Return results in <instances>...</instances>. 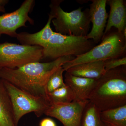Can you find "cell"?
Listing matches in <instances>:
<instances>
[{
    "instance_id": "obj_1",
    "label": "cell",
    "mask_w": 126,
    "mask_h": 126,
    "mask_svg": "<svg viewBox=\"0 0 126 126\" xmlns=\"http://www.w3.org/2000/svg\"><path fill=\"white\" fill-rule=\"evenodd\" d=\"M75 58L63 56L46 63L33 62L16 68L0 69V79L49 104L46 90L47 81L59 67Z\"/></svg>"
},
{
    "instance_id": "obj_2",
    "label": "cell",
    "mask_w": 126,
    "mask_h": 126,
    "mask_svg": "<svg viewBox=\"0 0 126 126\" xmlns=\"http://www.w3.org/2000/svg\"><path fill=\"white\" fill-rule=\"evenodd\" d=\"M89 101L101 111L126 105V66L106 71L97 80Z\"/></svg>"
},
{
    "instance_id": "obj_3",
    "label": "cell",
    "mask_w": 126,
    "mask_h": 126,
    "mask_svg": "<svg viewBox=\"0 0 126 126\" xmlns=\"http://www.w3.org/2000/svg\"><path fill=\"white\" fill-rule=\"evenodd\" d=\"M62 0H53L49 5V15L53 16L52 21L57 33L75 36L86 37L90 28L89 9L82 11V7L70 12L64 11L60 6Z\"/></svg>"
},
{
    "instance_id": "obj_4",
    "label": "cell",
    "mask_w": 126,
    "mask_h": 126,
    "mask_svg": "<svg viewBox=\"0 0 126 126\" xmlns=\"http://www.w3.org/2000/svg\"><path fill=\"white\" fill-rule=\"evenodd\" d=\"M101 43L89 51L76 56L62 66L66 71L71 67L81 64L121 58L126 50V38L122 32L112 30L103 35Z\"/></svg>"
},
{
    "instance_id": "obj_5",
    "label": "cell",
    "mask_w": 126,
    "mask_h": 126,
    "mask_svg": "<svg viewBox=\"0 0 126 126\" xmlns=\"http://www.w3.org/2000/svg\"><path fill=\"white\" fill-rule=\"evenodd\" d=\"M96 44L86 37L63 35L54 32L43 48V59L55 60L63 56H76L89 51Z\"/></svg>"
},
{
    "instance_id": "obj_6",
    "label": "cell",
    "mask_w": 126,
    "mask_h": 126,
    "mask_svg": "<svg viewBox=\"0 0 126 126\" xmlns=\"http://www.w3.org/2000/svg\"><path fill=\"white\" fill-rule=\"evenodd\" d=\"M43 59V48L39 46L0 44V69H14Z\"/></svg>"
},
{
    "instance_id": "obj_7",
    "label": "cell",
    "mask_w": 126,
    "mask_h": 126,
    "mask_svg": "<svg viewBox=\"0 0 126 126\" xmlns=\"http://www.w3.org/2000/svg\"><path fill=\"white\" fill-rule=\"evenodd\" d=\"M2 80L10 98L16 126L21 118L27 113H34L38 117L44 114L49 104Z\"/></svg>"
},
{
    "instance_id": "obj_8",
    "label": "cell",
    "mask_w": 126,
    "mask_h": 126,
    "mask_svg": "<svg viewBox=\"0 0 126 126\" xmlns=\"http://www.w3.org/2000/svg\"><path fill=\"white\" fill-rule=\"evenodd\" d=\"M35 5L34 0H25L15 11L0 16V39L2 34L16 38V30L27 27L26 23L34 25V21L29 16Z\"/></svg>"
},
{
    "instance_id": "obj_9",
    "label": "cell",
    "mask_w": 126,
    "mask_h": 126,
    "mask_svg": "<svg viewBox=\"0 0 126 126\" xmlns=\"http://www.w3.org/2000/svg\"><path fill=\"white\" fill-rule=\"evenodd\" d=\"M89 102L74 101L69 103L50 104L44 114L56 118L63 126H80L84 110Z\"/></svg>"
},
{
    "instance_id": "obj_10",
    "label": "cell",
    "mask_w": 126,
    "mask_h": 126,
    "mask_svg": "<svg viewBox=\"0 0 126 126\" xmlns=\"http://www.w3.org/2000/svg\"><path fill=\"white\" fill-rule=\"evenodd\" d=\"M91 1L92 3L90 5L89 12L92 28L86 38L88 39L92 40L97 44L103 37L108 17L106 9L107 0H93Z\"/></svg>"
},
{
    "instance_id": "obj_11",
    "label": "cell",
    "mask_w": 126,
    "mask_h": 126,
    "mask_svg": "<svg viewBox=\"0 0 126 126\" xmlns=\"http://www.w3.org/2000/svg\"><path fill=\"white\" fill-rule=\"evenodd\" d=\"M64 78V82L74 95V101L89 100L97 79L74 76L67 71Z\"/></svg>"
},
{
    "instance_id": "obj_12",
    "label": "cell",
    "mask_w": 126,
    "mask_h": 126,
    "mask_svg": "<svg viewBox=\"0 0 126 126\" xmlns=\"http://www.w3.org/2000/svg\"><path fill=\"white\" fill-rule=\"evenodd\" d=\"M107 4L110 6V10L103 35L113 27L122 32L126 28V2L123 0H107Z\"/></svg>"
},
{
    "instance_id": "obj_13",
    "label": "cell",
    "mask_w": 126,
    "mask_h": 126,
    "mask_svg": "<svg viewBox=\"0 0 126 126\" xmlns=\"http://www.w3.org/2000/svg\"><path fill=\"white\" fill-rule=\"evenodd\" d=\"M53 19V16L49 14L46 25L40 31L33 34L21 32L18 34L16 38L22 45L39 46L43 47L54 33L50 26Z\"/></svg>"
},
{
    "instance_id": "obj_14",
    "label": "cell",
    "mask_w": 126,
    "mask_h": 126,
    "mask_svg": "<svg viewBox=\"0 0 126 126\" xmlns=\"http://www.w3.org/2000/svg\"><path fill=\"white\" fill-rule=\"evenodd\" d=\"M66 71L74 76L96 79L106 72L103 61L81 64L71 67Z\"/></svg>"
},
{
    "instance_id": "obj_15",
    "label": "cell",
    "mask_w": 126,
    "mask_h": 126,
    "mask_svg": "<svg viewBox=\"0 0 126 126\" xmlns=\"http://www.w3.org/2000/svg\"><path fill=\"white\" fill-rule=\"evenodd\" d=\"M0 126H17L9 94L3 81L0 79Z\"/></svg>"
},
{
    "instance_id": "obj_16",
    "label": "cell",
    "mask_w": 126,
    "mask_h": 126,
    "mask_svg": "<svg viewBox=\"0 0 126 126\" xmlns=\"http://www.w3.org/2000/svg\"><path fill=\"white\" fill-rule=\"evenodd\" d=\"M100 116L106 126H126V104L101 111Z\"/></svg>"
},
{
    "instance_id": "obj_17",
    "label": "cell",
    "mask_w": 126,
    "mask_h": 126,
    "mask_svg": "<svg viewBox=\"0 0 126 126\" xmlns=\"http://www.w3.org/2000/svg\"><path fill=\"white\" fill-rule=\"evenodd\" d=\"M101 111L89 102L84 108L80 126H106L100 118Z\"/></svg>"
},
{
    "instance_id": "obj_18",
    "label": "cell",
    "mask_w": 126,
    "mask_h": 126,
    "mask_svg": "<svg viewBox=\"0 0 126 126\" xmlns=\"http://www.w3.org/2000/svg\"><path fill=\"white\" fill-rule=\"evenodd\" d=\"M48 97L50 105L69 103L74 100L73 92L66 84L48 93Z\"/></svg>"
},
{
    "instance_id": "obj_19",
    "label": "cell",
    "mask_w": 126,
    "mask_h": 126,
    "mask_svg": "<svg viewBox=\"0 0 126 126\" xmlns=\"http://www.w3.org/2000/svg\"><path fill=\"white\" fill-rule=\"evenodd\" d=\"M64 71L61 66L51 75L46 84L47 94L66 85L63 79V73Z\"/></svg>"
},
{
    "instance_id": "obj_20",
    "label": "cell",
    "mask_w": 126,
    "mask_h": 126,
    "mask_svg": "<svg viewBox=\"0 0 126 126\" xmlns=\"http://www.w3.org/2000/svg\"><path fill=\"white\" fill-rule=\"evenodd\" d=\"M106 71L111 70L122 66H126V57L109 59L104 61Z\"/></svg>"
},
{
    "instance_id": "obj_21",
    "label": "cell",
    "mask_w": 126,
    "mask_h": 126,
    "mask_svg": "<svg viewBox=\"0 0 126 126\" xmlns=\"http://www.w3.org/2000/svg\"><path fill=\"white\" fill-rule=\"evenodd\" d=\"M39 126H57L55 122L50 118L42 119L40 123Z\"/></svg>"
},
{
    "instance_id": "obj_22",
    "label": "cell",
    "mask_w": 126,
    "mask_h": 126,
    "mask_svg": "<svg viewBox=\"0 0 126 126\" xmlns=\"http://www.w3.org/2000/svg\"><path fill=\"white\" fill-rule=\"evenodd\" d=\"M9 2L8 0H0V6L4 7Z\"/></svg>"
},
{
    "instance_id": "obj_23",
    "label": "cell",
    "mask_w": 126,
    "mask_h": 126,
    "mask_svg": "<svg viewBox=\"0 0 126 126\" xmlns=\"http://www.w3.org/2000/svg\"><path fill=\"white\" fill-rule=\"evenodd\" d=\"M5 9L4 7L0 6V12H5Z\"/></svg>"
},
{
    "instance_id": "obj_24",
    "label": "cell",
    "mask_w": 126,
    "mask_h": 126,
    "mask_svg": "<svg viewBox=\"0 0 126 126\" xmlns=\"http://www.w3.org/2000/svg\"><path fill=\"white\" fill-rule=\"evenodd\" d=\"M125 38H126V28H125L122 32Z\"/></svg>"
}]
</instances>
